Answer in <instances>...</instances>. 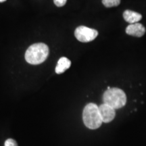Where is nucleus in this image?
Here are the masks:
<instances>
[{
  "label": "nucleus",
  "instance_id": "f257e3e1",
  "mask_svg": "<svg viewBox=\"0 0 146 146\" xmlns=\"http://www.w3.org/2000/svg\"><path fill=\"white\" fill-rule=\"evenodd\" d=\"M49 55V47L43 43H35L27 49L25 53V60L27 62L33 65L43 63Z\"/></svg>",
  "mask_w": 146,
  "mask_h": 146
},
{
  "label": "nucleus",
  "instance_id": "f03ea898",
  "mask_svg": "<svg viewBox=\"0 0 146 146\" xmlns=\"http://www.w3.org/2000/svg\"><path fill=\"white\" fill-rule=\"evenodd\" d=\"M104 103L114 109L123 108L127 103V96L122 89L108 87L103 96Z\"/></svg>",
  "mask_w": 146,
  "mask_h": 146
},
{
  "label": "nucleus",
  "instance_id": "7ed1b4c3",
  "mask_svg": "<svg viewBox=\"0 0 146 146\" xmlns=\"http://www.w3.org/2000/svg\"><path fill=\"white\" fill-rule=\"evenodd\" d=\"M83 120L85 125L90 129H97L102 125L99 107L94 103H89L83 110Z\"/></svg>",
  "mask_w": 146,
  "mask_h": 146
},
{
  "label": "nucleus",
  "instance_id": "20e7f679",
  "mask_svg": "<svg viewBox=\"0 0 146 146\" xmlns=\"http://www.w3.org/2000/svg\"><path fill=\"white\" fill-rule=\"evenodd\" d=\"M75 37L79 41L87 43L94 40L98 35V31L85 26H80L74 31Z\"/></svg>",
  "mask_w": 146,
  "mask_h": 146
},
{
  "label": "nucleus",
  "instance_id": "39448f33",
  "mask_svg": "<svg viewBox=\"0 0 146 146\" xmlns=\"http://www.w3.org/2000/svg\"><path fill=\"white\" fill-rule=\"evenodd\" d=\"M99 111L102 122H104V123H110V122H111L114 119L115 115H116L115 109L104 103L100 106Z\"/></svg>",
  "mask_w": 146,
  "mask_h": 146
},
{
  "label": "nucleus",
  "instance_id": "423d86ee",
  "mask_svg": "<svg viewBox=\"0 0 146 146\" xmlns=\"http://www.w3.org/2000/svg\"><path fill=\"white\" fill-rule=\"evenodd\" d=\"M126 33L129 35L141 37L145 33V28L140 23L131 24L126 29Z\"/></svg>",
  "mask_w": 146,
  "mask_h": 146
},
{
  "label": "nucleus",
  "instance_id": "0eeeda50",
  "mask_svg": "<svg viewBox=\"0 0 146 146\" xmlns=\"http://www.w3.org/2000/svg\"><path fill=\"white\" fill-rule=\"evenodd\" d=\"M123 18L126 22L129 24H134L138 23L142 18L141 14L134 12L132 10H125L123 13Z\"/></svg>",
  "mask_w": 146,
  "mask_h": 146
},
{
  "label": "nucleus",
  "instance_id": "6e6552de",
  "mask_svg": "<svg viewBox=\"0 0 146 146\" xmlns=\"http://www.w3.org/2000/svg\"><path fill=\"white\" fill-rule=\"evenodd\" d=\"M70 60H68L67 58L62 57L60 58L56 67V72L58 74H62V73L64 72L67 69L70 68Z\"/></svg>",
  "mask_w": 146,
  "mask_h": 146
},
{
  "label": "nucleus",
  "instance_id": "1a4fd4ad",
  "mask_svg": "<svg viewBox=\"0 0 146 146\" xmlns=\"http://www.w3.org/2000/svg\"><path fill=\"white\" fill-rule=\"evenodd\" d=\"M102 3L106 8L118 6L120 3V0H102Z\"/></svg>",
  "mask_w": 146,
  "mask_h": 146
},
{
  "label": "nucleus",
  "instance_id": "9d476101",
  "mask_svg": "<svg viewBox=\"0 0 146 146\" xmlns=\"http://www.w3.org/2000/svg\"><path fill=\"white\" fill-rule=\"evenodd\" d=\"M4 146H18V144L13 139H8L5 141Z\"/></svg>",
  "mask_w": 146,
  "mask_h": 146
},
{
  "label": "nucleus",
  "instance_id": "9b49d317",
  "mask_svg": "<svg viewBox=\"0 0 146 146\" xmlns=\"http://www.w3.org/2000/svg\"><path fill=\"white\" fill-rule=\"evenodd\" d=\"M67 0H54V2L55 5H57L58 7L64 6L66 3Z\"/></svg>",
  "mask_w": 146,
  "mask_h": 146
},
{
  "label": "nucleus",
  "instance_id": "f8f14e48",
  "mask_svg": "<svg viewBox=\"0 0 146 146\" xmlns=\"http://www.w3.org/2000/svg\"><path fill=\"white\" fill-rule=\"evenodd\" d=\"M6 1V0H0V3H2V2H4V1Z\"/></svg>",
  "mask_w": 146,
  "mask_h": 146
}]
</instances>
